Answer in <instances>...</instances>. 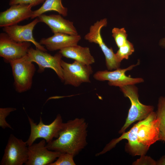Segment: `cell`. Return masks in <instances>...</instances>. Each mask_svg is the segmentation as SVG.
I'll return each instance as SVG.
<instances>
[{
    "label": "cell",
    "mask_w": 165,
    "mask_h": 165,
    "mask_svg": "<svg viewBox=\"0 0 165 165\" xmlns=\"http://www.w3.org/2000/svg\"><path fill=\"white\" fill-rule=\"evenodd\" d=\"M31 45L29 42H16L11 38L6 33H1L0 56L6 62L9 63L26 55Z\"/></svg>",
    "instance_id": "obj_11"
},
{
    "label": "cell",
    "mask_w": 165,
    "mask_h": 165,
    "mask_svg": "<svg viewBox=\"0 0 165 165\" xmlns=\"http://www.w3.org/2000/svg\"><path fill=\"white\" fill-rule=\"evenodd\" d=\"M164 141H165V140H164Z\"/></svg>",
    "instance_id": "obj_28"
},
{
    "label": "cell",
    "mask_w": 165,
    "mask_h": 165,
    "mask_svg": "<svg viewBox=\"0 0 165 165\" xmlns=\"http://www.w3.org/2000/svg\"><path fill=\"white\" fill-rule=\"evenodd\" d=\"M88 124L84 118H75L64 123L58 137L47 143L50 150L67 153L74 156L78 154L87 144Z\"/></svg>",
    "instance_id": "obj_2"
},
{
    "label": "cell",
    "mask_w": 165,
    "mask_h": 165,
    "mask_svg": "<svg viewBox=\"0 0 165 165\" xmlns=\"http://www.w3.org/2000/svg\"><path fill=\"white\" fill-rule=\"evenodd\" d=\"M40 22L47 25L53 34L60 33L71 35H78L72 22L64 19L61 15L43 14L38 17Z\"/></svg>",
    "instance_id": "obj_16"
},
{
    "label": "cell",
    "mask_w": 165,
    "mask_h": 165,
    "mask_svg": "<svg viewBox=\"0 0 165 165\" xmlns=\"http://www.w3.org/2000/svg\"><path fill=\"white\" fill-rule=\"evenodd\" d=\"M27 55L29 59L32 62L36 63L38 65L39 73L43 72L46 68L53 69L57 75L63 82V69L61 66L62 55L59 52L54 56L32 47L29 49Z\"/></svg>",
    "instance_id": "obj_9"
},
{
    "label": "cell",
    "mask_w": 165,
    "mask_h": 165,
    "mask_svg": "<svg viewBox=\"0 0 165 165\" xmlns=\"http://www.w3.org/2000/svg\"><path fill=\"white\" fill-rule=\"evenodd\" d=\"M59 52L64 57L80 61L87 65H91L95 62L94 58L88 47L77 45L62 49Z\"/></svg>",
    "instance_id": "obj_17"
},
{
    "label": "cell",
    "mask_w": 165,
    "mask_h": 165,
    "mask_svg": "<svg viewBox=\"0 0 165 165\" xmlns=\"http://www.w3.org/2000/svg\"><path fill=\"white\" fill-rule=\"evenodd\" d=\"M160 124V120L153 111L147 118L134 124L128 131L112 140L97 154L100 156L106 153L125 139L128 141L125 147L127 152L133 156L145 155L150 146L159 141Z\"/></svg>",
    "instance_id": "obj_1"
},
{
    "label": "cell",
    "mask_w": 165,
    "mask_h": 165,
    "mask_svg": "<svg viewBox=\"0 0 165 165\" xmlns=\"http://www.w3.org/2000/svg\"><path fill=\"white\" fill-rule=\"evenodd\" d=\"M40 22L38 17L29 24L24 25L17 24L3 28V31L13 40L17 42H29L35 46L36 48L45 52L47 50L44 46L37 42L33 36V31L35 25Z\"/></svg>",
    "instance_id": "obj_13"
},
{
    "label": "cell",
    "mask_w": 165,
    "mask_h": 165,
    "mask_svg": "<svg viewBox=\"0 0 165 165\" xmlns=\"http://www.w3.org/2000/svg\"><path fill=\"white\" fill-rule=\"evenodd\" d=\"M28 118L31 128L30 134L26 141L28 146L32 145L38 138H43L47 143L51 142L54 138H57L64 123L60 114H57L53 121L49 124L43 123L41 116L38 124L29 116Z\"/></svg>",
    "instance_id": "obj_5"
},
{
    "label": "cell",
    "mask_w": 165,
    "mask_h": 165,
    "mask_svg": "<svg viewBox=\"0 0 165 165\" xmlns=\"http://www.w3.org/2000/svg\"><path fill=\"white\" fill-rule=\"evenodd\" d=\"M46 0H10L9 5L10 6L15 4H28L32 7L36 6L43 3Z\"/></svg>",
    "instance_id": "obj_24"
},
{
    "label": "cell",
    "mask_w": 165,
    "mask_h": 165,
    "mask_svg": "<svg viewBox=\"0 0 165 165\" xmlns=\"http://www.w3.org/2000/svg\"><path fill=\"white\" fill-rule=\"evenodd\" d=\"M27 142L11 134L1 161V165H22L28 158V147Z\"/></svg>",
    "instance_id": "obj_8"
},
{
    "label": "cell",
    "mask_w": 165,
    "mask_h": 165,
    "mask_svg": "<svg viewBox=\"0 0 165 165\" xmlns=\"http://www.w3.org/2000/svg\"><path fill=\"white\" fill-rule=\"evenodd\" d=\"M112 36L119 48L123 45L127 40V35L124 28H113L112 31Z\"/></svg>",
    "instance_id": "obj_21"
},
{
    "label": "cell",
    "mask_w": 165,
    "mask_h": 165,
    "mask_svg": "<svg viewBox=\"0 0 165 165\" xmlns=\"http://www.w3.org/2000/svg\"><path fill=\"white\" fill-rule=\"evenodd\" d=\"M51 11H56L64 16L68 15V9L63 6L61 0H46L39 8L33 11L31 18H35L46 12Z\"/></svg>",
    "instance_id": "obj_18"
},
{
    "label": "cell",
    "mask_w": 165,
    "mask_h": 165,
    "mask_svg": "<svg viewBox=\"0 0 165 165\" xmlns=\"http://www.w3.org/2000/svg\"><path fill=\"white\" fill-rule=\"evenodd\" d=\"M125 97L128 98L131 103L125 123L119 131V134L125 132L126 130L133 123L147 118L154 111L153 106L143 105L139 101L138 89L134 85L119 87Z\"/></svg>",
    "instance_id": "obj_3"
},
{
    "label": "cell",
    "mask_w": 165,
    "mask_h": 165,
    "mask_svg": "<svg viewBox=\"0 0 165 165\" xmlns=\"http://www.w3.org/2000/svg\"><path fill=\"white\" fill-rule=\"evenodd\" d=\"M32 63L27 54L9 63L14 79V86L18 93L24 92L31 88L36 71L35 66Z\"/></svg>",
    "instance_id": "obj_4"
},
{
    "label": "cell",
    "mask_w": 165,
    "mask_h": 165,
    "mask_svg": "<svg viewBox=\"0 0 165 165\" xmlns=\"http://www.w3.org/2000/svg\"><path fill=\"white\" fill-rule=\"evenodd\" d=\"M30 5H13L0 13V27L3 28L16 24L31 18L33 11Z\"/></svg>",
    "instance_id": "obj_14"
},
{
    "label": "cell",
    "mask_w": 165,
    "mask_h": 165,
    "mask_svg": "<svg viewBox=\"0 0 165 165\" xmlns=\"http://www.w3.org/2000/svg\"><path fill=\"white\" fill-rule=\"evenodd\" d=\"M119 48L115 54L117 61L120 63L124 59H127L134 51L133 45L128 40L123 45Z\"/></svg>",
    "instance_id": "obj_20"
},
{
    "label": "cell",
    "mask_w": 165,
    "mask_h": 165,
    "mask_svg": "<svg viewBox=\"0 0 165 165\" xmlns=\"http://www.w3.org/2000/svg\"><path fill=\"white\" fill-rule=\"evenodd\" d=\"M133 165H156V161L151 157L145 155L141 156L140 158L133 163Z\"/></svg>",
    "instance_id": "obj_25"
},
{
    "label": "cell",
    "mask_w": 165,
    "mask_h": 165,
    "mask_svg": "<svg viewBox=\"0 0 165 165\" xmlns=\"http://www.w3.org/2000/svg\"><path fill=\"white\" fill-rule=\"evenodd\" d=\"M46 142L43 139L28 146V158L25 165H49L57 159L61 153L48 149Z\"/></svg>",
    "instance_id": "obj_12"
},
{
    "label": "cell",
    "mask_w": 165,
    "mask_h": 165,
    "mask_svg": "<svg viewBox=\"0 0 165 165\" xmlns=\"http://www.w3.org/2000/svg\"><path fill=\"white\" fill-rule=\"evenodd\" d=\"M74 156L67 153H61L60 156L49 165H75Z\"/></svg>",
    "instance_id": "obj_22"
},
{
    "label": "cell",
    "mask_w": 165,
    "mask_h": 165,
    "mask_svg": "<svg viewBox=\"0 0 165 165\" xmlns=\"http://www.w3.org/2000/svg\"><path fill=\"white\" fill-rule=\"evenodd\" d=\"M16 108L12 107L0 108V126L3 129L9 128L12 129L11 126L6 121V118L10 113L16 110Z\"/></svg>",
    "instance_id": "obj_23"
},
{
    "label": "cell",
    "mask_w": 165,
    "mask_h": 165,
    "mask_svg": "<svg viewBox=\"0 0 165 165\" xmlns=\"http://www.w3.org/2000/svg\"><path fill=\"white\" fill-rule=\"evenodd\" d=\"M159 44L162 47L165 49V37L160 41Z\"/></svg>",
    "instance_id": "obj_27"
},
{
    "label": "cell",
    "mask_w": 165,
    "mask_h": 165,
    "mask_svg": "<svg viewBox=\"0 0 165 165\" xmlns=\"http://www.w3.org/2000/svg\"><path fill=\"white\" fill-rule=\"evenodd\" d=\"M107 23L106 18L97 21L91 26L84 39L90 42L98 45L105 56L106 67L108 70L111 71L119 68L120 63L117 61L112 49L108 47L104 42L101 35V29L107 26Z\"/></svg>",
    "instance_id": "obj_6"
},
{
    "label": "cell",
    "mask_w": 165,
    "mask_h": 165,
    "mask_svg": "<svg viewBox=\"0 0 165 165\" xmlns=\"http://www.w3.org/2000/svg\"><path fill=\"white\" fill-rule=\"evenodd\" d=\"M156 165H165V155L163 156L159 160L156 161Z\"/></svg>",
    "instance_id": "obj_26"
},
{
    "label": "cell",
    "mask_w": 165,
    "mask_h": 165,
    "mask_svg": "<svg viewBox=\"0 0 165 165\" xmlns=\"http://www.w3.org/2000/svg\"><path fill=\"white\" fill-rule=\"evenodd\" d=\"M157 118L160 121L159 141L165 140V96L159 97L156 112Z\"/></svg>",
    "instance_id": "obj_19"
},
{
    "label": "cell",
    "mask_w": 165,
    "mask_h": 165,
    "mask_svg": "<svg viewBox=\"0 0 165 165\" xmlns=\"http://www.w3.org/2000/svg\"><path fill=\"white\" fill-rule=\"evenodd\" d=\"M61 66L65 85L78 87L83 83L90 82V77L93 72L91 65L77 61L69 63L62 60Z\"/></svg>",
    "instance_id": "obj_7"
},
{
    "label": "cell",
    "mask_w": 165,
    "mask_h": 165,
    "mask_svg": "<svg viewBox=\"0 0 165 165\" xmlns=\"http://www.w3.org/2000/svg\"><path fill=\"white\" fill-rule=\"evenodd\" d=\"M81 39L80 35L78 34L71 35L57 33L51 37L42 38L39 43L44 45L47 50L54 51L77 45Z\"/></svg>",
    "instance_id": "obj_15"
},
{
    "label": "cell",
    "mask_w": 165,
    "mask_h": 165,
    "mask_svg": "<svg viewBox=\"0 0 165 165\" xmlns=\"http://www.w3.org/2000/svg\"><path fill=\"white\" fill-rule=\"evenodd\" d=\"M138 61L135 64L131 65L128 67L123 69L119 68L115 70H107L99 71L94 75V78L99 81H108V84L110 86H123L143 82L144 79L141 78H133L125 75L126 72L131 70L135 66L139 64Z\"/></svg>",
    "instance_id": "obj_10"
}]
</instances>
